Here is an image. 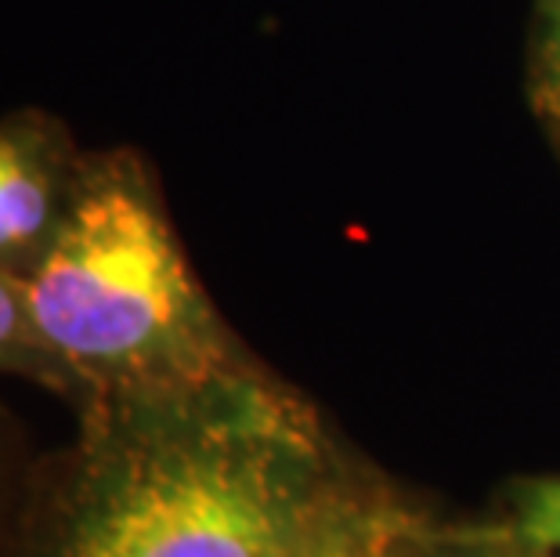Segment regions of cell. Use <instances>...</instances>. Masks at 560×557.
I'll return each instance as SVG.
<instances>
[{
    "label": "cell",
    "mask_w": 560,
    "mask_h": 557,
    "mask_svg": "<svg viewBox=\"0 0 560 557\" xmlns=\"http://www.w3.org/2000/svg\"><path fill=\"white\" fill-rule=\"evenodd\" d=\"M77 413L40 557H318L373 525L332 489L312 413L249 359Z\"/></svg>",
    "instance_id": "obj_1"
},
{
    "label": "cell",
    "mask_w": 560,
    "mask_h": 557,
    "mask_svg": "<svg viewBox=\"0 0 560 557\" xmlns=\"http://www.w3.org/2000/svg\"><path fill=\"white\" fill-rule=\"evenodd\" d=\"M495 557H560V550H542V547H528V550H514V554H495Z\"/></svg>",
    "instance_id": "obj_9"
},
{
    "label": "cell",
    "mask_w": 560,
    "mask_h": 557,
    "mask_svg": "<svg viewBox=\"0 0 560 557\" xmlns=\"http://www.w3.org/2000/svg\"><path fill=\"white\" fill-rule=\"evenodd\" d=\"M22 293L73 409L199 384L249 359L192 271L156 171L127 146L83 152L73 204Z\"/></svg>",
    "instance_id": "obj_2"
},
{
    "label": "cell",
    "mask_w": 560,
    "mask_h": 557,
    "mask_svg": "<svg viewBox=\"0 0 560 557\" xmlns=\"http://www.w3.org/2000/svg\"><path fill=\"white\" fill-rule=\"evenodd\" d=\"M318 557H387V539H384V521H373L362 532H354L351 539H343L340 547H332Z\"/></svg>",
    "instance_id": "obj_8"
},
{
    "label": "cell",
    "mask_w": 560,
    "mask_h": 557,
    "mask_svg": "<svg viewBox=\"0 0 560 557\" xmlns=\"http://www.w3.org/2000/svg\"><path fill=\"white\" fill-rule=\"evenodd\" d=\"M0 376H22V381L55 391L66 402L73 398L69 376L33 329L22 282L8 276H0Z\"/></svg>",
    "instance_id": "obj_5"
},
{
    "label": "cell",
    "mask_w": 560,
    "mask_h": 557,
    "mask_svg": "<svg viewBox=\"0 0 560 557\" xmlns=\"http://www.w3.org/2000/svg\"><path fill=\"white\" fill-rule=\"evenodd\" d=\"M517 536L528 543V547L560 550V478L535 485V489L524 496Z\"/></svg>",
    "instance_id": "obj_7"
},
{
    "label": "cell",
    "mask_w": 560,
    "mask_h": 557,
    "mask_svg": "<svg viewBox=\"0 0 560 557\" xmlns=\"http://www.w3.org/2000/svg\"><path fill=\"white\" fill-rule=\"evenodd\" d=\"M83 152L55 113L0 116V276L22 282L40 265L73 204Z\"/></svg>",
    "instance_id": "obj_3"
},
{
    "label": "cell",
    "mask_w": 560,
    "mask_h": 557,
    "mask_svg": "<svg viewBox=\"0 0 560 557\" xmlns=\"http://www.w3.org/2000/svg\"><path fill=\"white\" fill-rule=\"evenodd\" d=\"M55 456L0 398V557H40Z\"/></svg>",
    "instance_id": "obj_4"
},
{
    "label": "cell",
    "mask_w": 560,
    "mask_h": 557,
    "mask_svg": "<svg viewBox=\"0 0 560 557\" xmlns=\"http://www.w3.org/2000/svg\"><path fill=\"white\" fill-rule=\"evenodd\" d=\"M535 109L560 138V0H539V40L532 62Z\"/></svg>",
    "instance_id": "obj_6"
}]
</instances>
